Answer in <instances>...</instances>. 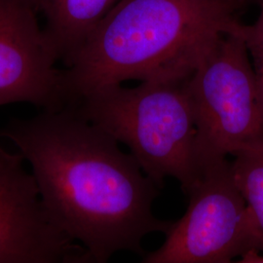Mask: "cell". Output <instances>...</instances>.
Returning <instances> with one entry per match:
<instances>
[{
	"mask_svg": "<svg viewBox=\"0 0 263 263\" xmlns=\"http://www.w3.org/2000/svg\"><path fill=\"white\" fill-rule=\"evenodd\" d=\"M32 168L43 205L93 262L118 252L142 253V240L172 221L157 218L158 187L131 153L72 105L12 120L0 130Z\"/></svg>",
	"mask_w": 263,
	"mask_h": 263,
	"instance_id": "cell-1",
	"label": "cell"
},
{
	"mask_svg": "<svg viewBox=\"0 0 263 263\" xmlns=\"http://www.w3.org/2000/svg\"><path fill=\"white\" fill-rule=\"evenodd\" d=\"M59 62L69 65L79 48L120 0H33Z\"/></svg>",
	"mask_w": 263,
	"mask_h": 263,
	"instance_id": "cell-8",
	"label": "cell"
},
{
	"mask_svg": "<svg viewBox=\"0 0 263 263\" xmlns=\"http://www.w3.org/2000/svg\"><path fill=\"white\" fill-rule=\"evenodd\" d=\"M234 157V179L254 220L258 253L263 254V149L244 151Z\"/></svg>",
	"mask_w": 263,
	"mask_h": 263,
	"instance_id": "cell-9",
	"label": "cell"
},
{
	"mask_svg": "<svg viewBox=\"0 0 263 263\" xmlns=\"http://www.w3.org/2000/svg\"><path fill=\"white\" fill-rule=\"evenodd\" d=\"M240 259L241 260H239V262L263 263V254H259L258 252H251L245 254Z\"/></svg>",
	"mask_w": 263,
	"mask_h": 263,
	"instance_id": "cell-11",
	"label": "cell"
},
{
	"mask_svg": "<svg viewBox=\"0 0 263 263\" xmlns=\"http://www.w3.org/2000/svg\"><path fill=\"white\" fill-rule=\"evenodd\" d=\"M186 195V213L142 262L227 263L258 252L253 217L227 158L205 164Z\"/></svg>",
	"mask_w": 263,
	"mask_h": 263,
	"instance_id": "cell-5",
	"label": "cell"
},
{
	"mask_svg": "<svg viewBox=\"0 0 263 263\" xmlns=\"http://www.w3.org/2000/svg\"><path fill=\"white\" fill-rule=\"evenodd\" d=\"M242 27L219 38L188 77L201 169L227 155L263 149L262 95Z\"/></svg>",
	"mask_w": 263,
	"mask_h": 263,
	"instance_id": "cell-4",
	"label": "cell"
},
{
	"mask_svg": "<svg viewBox=\"0 0 263 263\" xmlns=\"http://www.w3.org/2000/svg\"><path fill=\"white\" fill-rule=\"evenodd\" d=\"M229 1L235 3V4H237L238 6H240L243 9L246 5H248L250 3H257L258 0H229Z\"/></svg>",
	"mask_w": 263,
	"mask_h": 263,
	"instance_id": "cell-12",
	"label": "cell"
},
{
	"mask_svg": "<svg viewBox=\"0 0 263 263\" xmlns=\"http://www.w3.org/2000/svg\"><path fill=\"white\" fill-rule=\"evenodd\" d=\"M24 160L0 145V263L93 262L52 220Z\"/></svg>",
	"mask_w": 263,
	"mask_h": 263,
	"instance_id": "cell-6",
	"label": "cell"
},
{
	"mask_svg": "<svg viewBox=\"0 0 263 263\" xmlns=\"http://www.w3.org/2000/svg\"><path fill=\"white\" fill-rule=\"evenodd\" d=\"M242 9L229 0H120L66 66L69 104L128 80L187 79Z\"/></svg>",
	"mask_w": 263,
	"mask_h": 263,
	"instance_id": "cell-2",
	"label": "cell"
},
{
	"mask_svg": "<svg viewBox=\"0 0 263 263\" xmlns=\"http://www.w3.org/2000/svg\"><path fill=\"white\" fill-rule=\"evenodd\" d=\"M39 17L33 0H0V105L57 110L69 104L65 70Z\"/></svg>",
	"mask_w": 263,
	"mask_h": 263,
	"instance_id": "cell-7",
	"label": "cell"
},
{
	"mask_svg": "<svg viewBox=\"0 0 263 263\" xmlns=\"http://www.w3.org/2000/svg\"><path fill=\"white\" fill-rule=\"evenodd\" d=\"M257 4L259 5L258 17L252 25L243 24L242 36L263 98V0H258Z\"/></svg>",
	"mask_w": 263,
	"mask_h": 263,
	"instance_id": "cell-10",
	"label": "cell"
},
{
	"mask_svg": "<svg viewBox=\"0 0 263 263\" xmlns=\"http://www.w3.org/2000/svg\"><path fill=\"white\" fill-rule=\"evenodd\" d=\"M187 79L141 82L135 88L105 87L72 106L118 143L126 144L157 187L164 185L165 179L175 178L187 194L201 175Z\"/></svg>",
	"mask_w": 263,
	"mask_h": 263,
	"instance_id": "cell-3",
	"label": "cell"
}]
</instances>
